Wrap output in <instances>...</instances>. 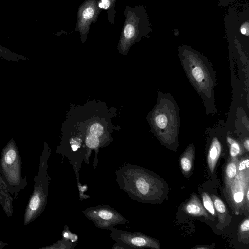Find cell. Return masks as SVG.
<instances>
[{"instance_id": "26", "label": "cell", "mask_w": 249, "mask_h": 249, "mask_svg": "<svg viewBox=\"0 0 249 249\" xmlns=\"http://www.w3.org/2000/svg\"><path fill=\"white\" fill-rule=\"evenodd\" d=\"M5 48H3L2 46H1L0 45V52H1V51H5Z\"/></svg>"}, {"instance_id": "19", "label": "cell", "mask_w": 249, "mask_h": 249, "mask_svg": "<svg viewBox=\"0 0 249 249\" xmlns=\"http://www.w3.org/2000/svg\"><path fill=\"white\" fill-rule=\"evenodd\" d=\"M192 75L198 82H201L204 79V73L199 67H195L192 70Z\"/></svg>"}, {"instance_id": "3", "label": "cell", "mask_w": 249, "mask_h": 249, "mask_svg": "<svg viewBox=\"0 0 249 249\" xmlns=\"http://www.w3.org/2000/svg\"><path fill=\"white\" fill-rule=\"evenodd\" d=\"M249 158H245L238 163V173L231 183L225 188V196L236 214L249 209L246 194L249 189Z\"/></svg>"}, {"instance_id": "14", "label": "cell", "mask_w": 249, "mask_h": 249, "mask_svg": "<svg viewBox=\"0 0 249 249\" xmlns=\"http://www.w3.org/2000/svg\"><path fill=\"white\" fill-rule=\"evenodd\" d=\"M227 142L230 145L229 153L231 158H235L241 152V148L239 143L231 137H227Z\"/></svg>"}, {"instance_id": "11", "label": "cell", "mask_w": 249, "mask_h": 249, "mask_svg": "<svg viewBox=\"0 0 249 249\" xmlns=\"http://www.w3.org/2000/svg\"><path fill=\"white\" fill-rule=\"evenodd\" d=\"M194 151L193 147L189 146L180 158V165L182 173L187 175L192 170L194 161Z\"/></svg>"}, {"instance_id": "27", "label": "cell", "mask_w": 249, "mask_h": 249, "mask_svg": "<svg viewBox=\"0 0 249 249\" xmlns=\"http://www.w3.org/2000/svg\"><path fill=\"white\" fill-rule=\"evenodd\" d=\"M63 235H64V237H66V238L68 237V234L67 233H66V232Z\"/></svg>"}, {"instance_id": "8", "label": "cell", "mask_w": 249, "mask_h": 249, "mask_svg": "<svg viewBox=\"0 0 249 249\" xmlns=\"http://www.w3.org/2000/svg\"><path fill=\"white\" fill-rule=\"evenodd\" d=\"M13 197L9 192L0 174V204L7 216L9 217L13 214Z\"/></svg>"}, {"instance_id": "16", "label": "cell", "mask_w": 249, "mask_h": 249, "mask_svg": "<svg viewBox=\"0 0 249 249\" xmlns=\"http://www.w3.org/2000/svg\"><path fill=\"white\" fill-rule=\"evenodd\" d=\"M86 145L89 148L95 149L97 148L100 143V138L91 136H85V139Z\"/></svg>"}, {"instance_id": "5", "label": "cell", "mask_w": 249, "mask_h": 249, "mask_svg": "<svg viewBox=\"0 0 249 249\" xmlns=\"http://www.w3.org/2000/svg\"><path fill=\"white\" fill-rule=\"evenodd\" d=\"M98 0H87L79 8L76 30L81 35L82 42H84L92 22H95L100 12Z\"/></svg>"}, {"instance_id": "6", "label": "cell", "mask_w": 249, "mask_h": 249, "mask_svg": "<svg viewBox=\"0 0 249 249\" xmlns=\"http://www.w3.org/2000/svg\"><path fill=\"white\" fill-rule=\"evenodd\" d=\"M120 240L127 245L141 248H150L155 249L160 248V243L155 239L145 235L136 233H127L120 235Z\"/></svg>"}, {"instance_id": "10", "label": "cell", "mask_w": 249, "mask_h": 249, "mask_svg": "<svg viewBox=\"0 0 249 249\" xmlns=\"http://www.w3.org/2000/svg\"><path fill=\"white\" fill-rule=\"evenodd\" d=\"M238 163L236 158H231L227 163L224 171L225 188L228 187L235 179L238 173Z\"/></svg>"}, {"instance_id": "17", "label": "cell", "mask_w": 249, "mask_h": 249, "mask_svg": "<svg viewBox=\"0 0 249 249\" xmlns=\"http://www.w3.org/2000/svg\"><path fill=\"white\" fill-rule=\"evenodd\" d=\"M156 126L160 129H164L167 125L168 120L163 114L157 115L155 118Z\"/></svg>"}, {"instance_id": "20", "label": "cell", "mask_w": 249, "mask_h": 249, "mask_svg": "<svg viewBox=\"0 0 249 249\" xmlns=\"http://www.w3.org/2000/svg\"><path fill=\"white\" fill-rule=\"evenodd\" d=\"M110 6L108 10V19L112 24L114 23L115 15V5L116 0H109Z\"/></svg>"}, {"instance_id": "24", "label": "cell", "mask_w": 249, "mask_h": 249, "mask_svg": "<svg viewBox=\"0 0 249 249\" xmlns=\"http://www.w3.org/2000/svg\"><path fill=\"white\" fill-rule=\"evenodd\" d=\"M8 245V243L6 242H4L2 241H0V249H2L3 248L5 247Z\"/></svg>"}, {"instance_id": "15", "label": "cell", "mask_w": 249, "mask_h": 249, "mask_svg": "<svg viewBox=\"0 0 249 249\" xmlns=\"http://www.w3.org/2000/svg\"><path fill=\"white\" fill-rule=\"evenodd\" d=\"M96 210V217H99L98 218L106 221L114 220L115 213L111 210L106 209H100Z\"/></svg>"}, {"instance_id": "4", "label": "cell", "mask_w": 249, "mask_h": 249, "mask_svg": "<svg viewBox=\"0 0 249 249\" xmlns=\"http://www.w3.org/2000/svg\"><path fill=\"white\" fill-rule=\"evenodd\" d=\"M133 180L138 196L148 201L159 200L164 195L163 182L145 171L136 170Z\"/></svg>"}, {"instance_id": "2", "label": "cell", "mask_w": 249, "mask_h": 249, "mask_svg": "<svg viewBox=\"0 0 249 249\" xmlns=\"http://www.w3.org/2000/svg\"><path fill=\"white\" fill-rule=\"evenodd\" d=\"M49 156L48 149L45 147L40 157L37 174L34 178L33 190L25 210L23 216L24 226L28 225L39 217L46 206L50 180L47 171Z\"/></svg>"}, {"instance_id": "21", "label": "cell", "mask_w": 249, "mask_h": 249, "mask_svg": "<svg viewBox=\"0 0 249 249\" xmlns=\"http://www.w3.org/2000/svg\"><path fill=\"white\" fill-rule=\"evenodd\" d=\"M110 6V2L109 0H101L98 2V7L100 8L109 9Z\"/></svg>"}, {"instance_id": "22", "label": "cell", "mask_w": 249, "mask_h": 249, "mask_svg": "<svg viewBox=\"0 0 249 249\" xmlns=\"http://www.w3.org/2000/svg\"><path fill=\"white\" fill-rule=\"evenodd\" d=\"M246 23L244 25H243L241 28V32L243 34H246L247 36L248 35L249 33H248V23L247 24V26H246Z\"/></svg>"}, {"instance_id": "18", "label": "cell", "mask_w": 249, "mask_h": 249, "mask_svg": "<svg viewBox=\"0 0 249 249\" xmlns=\"http://www.w3.org/2000/svg\"><path fill=\"white\" fill-rule=\"evenodd\" d=\"M249 219L248 218L244 219L240 224L239 227V233L241 237L246 234L249 237Z\"/></svg>"}, {"instance_id": "9", "label": "cell", "mask_w": 249, "mask_h": 249, "mask_svg": "<svg viewBox=\"0 0 249 249\" xmlns=\"http://www.w3.org/2000/svg\"><path fill=\"white\" fill-rule=\"evenodd\" d=\"M221 153V143L216 138H214L208 151L207 160L209 169L212 173L214 171Z\"/></svg>"}, {"instance_id": "13", "label": "cell", "mask_w": 249, "mask_h": 249, "mask_svg": "<svg viewBox=\"0 0 249 249\" xmlns=\"http://www.w3.org/2000/svg\"><path fill=\"white\" fill-rule=\"evenodd\" d=\"M201 196L202 203L204 208L212 216L215 217L216 216V213L211 197L205 192H203L202 193Z\"/></svg>"}, {"instance_id": "1", "label": "cell", "mask_w": 249, "mask_h": 249, "mask_svg": "<svg viewBox=\"0 0 249 249\" xmlns=\"http://www.w3.org/2000/svg\"><path fill=\"white\" fill-rule=\"evenodd\" d=\"M22 161L19 153L13 141L2 151L0 160V174L9 192L17 199L27 185V177L22 176Z\"/></svg>"}, {"instance_id": "12", "label": "cell", "mask_w": 249, "mask_h": 249, "mask_svg": "<svg viewBox=\"0 0 249 249\" xmlns=\"http://www.w3.org/2000/svg\"><path fill=\"white\" fill-rule=\"evenodd\" d=\"M211 199L213 201L216 212L218 213L219 225L224 226L226 224L228 211L223 201L215 195H212Z\"/></svg>"}, {"instance_id": "25", "label": "cell", "mask_w": 249, "mask_h": 249, "mask_svg": "<svg viewBox=\"0 0 249 249\" xmlns=\"http://www.w3.org/2000/svg\"><path fill=\"white\" fill-rule=\"evenodd\" d=\"M195 249H209L208 247H195L194 248Z\"/></svg>"}, {"instance_id": "7", "label": "cell", "mask_w": 249, "mask_h": 249, "mask_svg": "<svg viewBox=\"0 0 249 249\" xmlns=\"http://www.w3.org/2000/svg\"><path fill=\"white\" fill-rule=\"evenodd\" d=\"M182 208L184 212L190 216L210 219L208 212L196 194H192L190 198L183 205Z\"/></svg>"}, {"instance_id": "23", "label": "cell", "mask_w": 249, "mask_h": 249, "mask_svg": "<svg viewBox=\"0 0 249 249\" xmlns=\"http://www.w3.org/2000/svg\"><path fill=\"white\" fill-rule=\"evenodd\" d=\"M244 146L247 151H249V140L248 139H246L244 142Z\"/></svg>"}]
</instances>
